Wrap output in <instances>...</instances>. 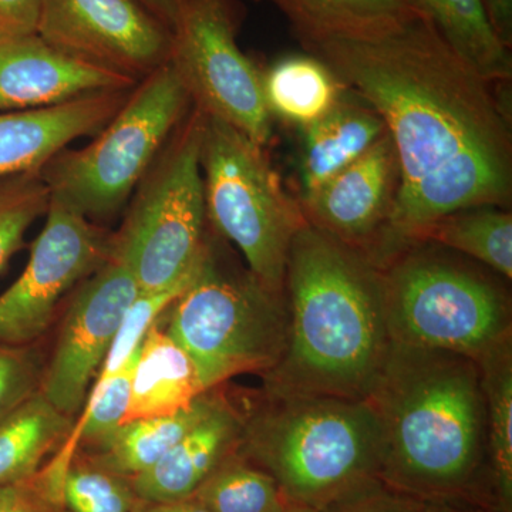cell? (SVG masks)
Here are the masks:
<instances>
[{
	"instance_id": "6da1fadb",
	"label": "cell",
	"mask_w": 512,
	"mask_h": 512,
	"mask_svg": "<svg viewBox=\"0 0 512 512\" xmlns=\"http://www.w3.org/2000/svg\"><path fill=\"white\" fill-rule=\"evenodd\" d=\"M306 52L366 101L392 138L399 190L377 265L448 214L510 207V113L495 83L464 62L423 12L380 39Z\"/></svg>"
},
{
	"instance_id": "7a4b0ae2",
	"label": "cell",
	"mask_w": 512,
	"mask_h": 512,
	"mask_svg": "<svg viewBox=\"0 0 512 512\" xmlns=\"http://www.w3.org/2000/svg\"><path fill=\"white\" fill-rule=\"evenodd\" d=\"M367 400L382 429L383 484L427 503L495 507L483 491L491 485L476 360L393 342Z\"/></svg>"
},
{
	"instance_id": "3957f363",
	"label": "cell",
	"mask_w": 512,
	"mask_h": 512,
	"mask_svg": "<svg viewBox=\"0 0 512 512\" xmlns=\"http://www.w3.org/2000/svg\"><path fill=\"white\" fill-rule=\"evenodd\" d=\"M288 345L264 376L279 394L367 399L392 348L382 269L306 222L285 272Z\"/></svg>"
},
{
	"instance_id": "277c9868",
	"label": "cell",
	"mask_w": 512,
	"mask_h": 512,
	"mask_svg": "<svg viewBox=\"0 0 512 512\" xmlns=\"http://www.w3.org/2000/svg\"><path fill=\"white\" fill-rule=\"evenodd\" d=\"M238 451L292 504L322 512L380 480L382 429L367 399L264 390L244 413Z\"/></svg>"
},
{
	"instance_id": "5b68a950",
	"label": "cell",
	"mask_w": 512,
	"mask_h": 512,
	"mask_svg": "<svg viewBox=\"0 0 512 512\" xmlns=\"http://www.w3.org/2000/svg\"><path fill=\"white\" fill-rule=\"evenodd\" d=\"M390 338L480 362L511 340L503 286L439 245L414 242L382 266Z\"/></svg>"
},
{
	"instance_id": "8992f818",
	"label": "cell",
	"mask_w": 512,
	"mask_h": 512,
	"mask_svg": "<svg viewBox=\"0 0 512 512\" xmlns=\"http://www.w3.org/2000/svg\"><path fill=\"white\" fill-rule=\"evenodd\" d=\"M164 315L165 332L191 357L208 392L244 373L264 376L288 345L285 293L225 264L210 235L200 271Z\"/></svg>"
},
{
	"instance_id": "52a82bcc",
	"label": "cell",
	"mask_w": 512,
	"mask_h": 512,
	"mask_svg": "<svg viewBox=\"0 0 512 512\" xmlns=\"http://www.w3.org/2000/svg\"><path fill=\"white\" fill-rule=\"evenodd\" d=\"M191 109L190 96L165 63L137 83L92 143L63 148L47 161L39 174L50 200L92 222L110 220Z\"/></svg>"
},
{
	"instance_id": "ba28073f",
	"label": "cell",
	"mask_w": 512,
	"mask_h": 512,
	"mask_svg": "<svg viewBox=\"0 0 512 512\" xmlns=\"http://www.w3.org/2000/svg\"><path fill=\"white\" fill-rule=\"evenodd\" d=\"M205 116L192 107L130 198L111 237V255L131 269L140 291H156L194 274L208 245L201 138Z\"/></svg>"
},
{
	"instance_id": "9c48e42d",
	"label": "cell",
	"mask_w": 512,
	"mask_h": 512,
	"mask_svg": "<svg viewBox=\"0 0 512 512\" xmlns=\"http://www.w3.org/2000/svg\"><path fill=\"white\" fill-rule=\"evenodd\" d=\"M200 161L208 224L237 245L266 288L285 293L289 249L306 224L299 201L282 187L264 147L224 121L205 116Z\"/></svg>"
},
{
	"instance_id": "30bf717a",
	"label": "cell",
	"mask_w": 512,
	"mask_h": 512,
	"mask_svg": "<svg viewBox=\"0 0 512 512\" xmlns=\"http://www.w3.org/2000/svg\"><path fill=\"white\" fill-rule=\"evenodd\" d=\"M241 0H181L168 64L204 116L237 128L258 146L272 138L262 70L239 49Z\"/></svg>"
},
{
	"instance_id": "8fae6325",
	"label": "cell",
	"mask_w": 512,
	"mask_h": 512,
	"mask_svg": "<svg viewBox=\"0 0 512 512\" xmlns=\"http://www.w3.org/2000/svg\"><path fill=\"white\" fill-rule=\"evenodd\" d=\"M46 217L25 271L0 295V343L29 346L42 338L60 299L111 254L113 235L82 215L50 200Z\"/></svg>"
},
{
	"instance_id": "7c38bea8",
	"label": "cell",
	"mask_w": 512,
	"mask_h": 512,
	"mask_svg": "<svg viewBox=\"0 0 512 512\" xmlns=\"http://www.w3.org/2000/svg\"><path fill=\"white\" fill-rule=\"evenodd\" d=\"M36 35L137 83L168 62L173 42V29L140 0H42Z\"/></svg>"
},
{
	"instance_id": "4fadbf2b",
	"label": "cell",
	"mask_w": 512,
	"mask_h": 512,
	"mask_svg": "<svg viewBox=\"0 0 512 512\" xmlns=\"http://www.w3.org/2000/svg\"><path fill=\"white\" fill-rule=\"evenodd\" d=\"M138 292L136 276L111 254L74 292L39 389L59 412H82L90 383Z\"/></svg>"
},
{
	"instance_id": "5bb4252c",
	"label": "cell",
	"mask_w": 512,
	"mask_h": 512,
	"mask_svg": "<svg viewBox=\"0 0 512 512\" xmlns=\"http://www.w3.org/2000/svg\"><path fill=\"white\" fill-rule=\"evenodd\" d=\"M399 181V161L387 133L365 156L299 205L309 225L357 249L375 264Z\"/></svg>"
},
{
	"instance_id": "9a60e30c",
	"label": "cell",
	"mask_w": 512,
	"mask_h": 512,
	"mask_svg": "<svg viewBox=\"0 0 512 512\" xmlns=\"http://www.w3.org/2000/svg\"><path fill=\"white\" fill-rule=\"evenodd\" d=\"M137 82L79 62L37 35L0 36V111L42 109Z\"/></svg>"
},
{
	"instance_id": "2e32d148",
	"label": "cell",
	"mask_w": 512,
	"mask_h": 512,
	"mask_svg": "<svg viewBox=\"0 0 512 512\" xmlns=\"http://www.w3.org/2000/svg\"><path fill=\"white\" fill-rule=\"evenodd\" d=\"M131 90L84 94L42 109L0 111V178L39 173L77 138L97 136Z\"/></svg>"
},
{
	"instance_id": "e0dca14e",
	"label": "cell",
	"mask_w": 512,
	"mask_h": 512,
	"mask_svg": "<svg viewBox=\"0 0 512 512\" xmlns=\"http://www.w3.org/2000/svg\"><path fill=\"white\" fill-rule=\"evenodd\" d=\"M244 413L220 397L214 409L195 424L157 464L130 478L144 501L187 500L225 458L237 451Z\"/></svg>"
},
{
	"instance_id": "ac0fdd59",
	"label": "cell",
	"mask_w": 512,
	"mask_h": 512,
	"mask_svg": "<svg viewBox=\"0 0 512 512\" xmlns=\"http://www.w3.org/2000/svg\"><path fill=\"white\" fill-rule=\"evenodd\" d=\"M299 201L312 197L335 175L365 156L387 134L382 117L366 101L346 89L322 119L301 128Z\"/></svg>"
},
{
	"instance_id": "d6986e66",
	"label": "cell",
	"mask_w": 512,
	"mask_h": 512,
	"mask_svg": "<svg viewBox=\"0 0 512 512\" xmlns=\"http://www.w3.org/2000/svg\"><path fill=\"white\" fill-rule=\"evenodd\" d=\"M288 20L303 49L329 42H365L402 29L420 10L412 0H259Z\"/></svg>"
},
{
	"instance_id": "ffe728a7",
	"label": "cell",
	"mask_w": 512,
	"mask_h": 512,
	"mask_svg": "<svg viewBox=\"0 0 512 512\" xmlns=\"http://www.w3.org/2000/svg\"><path fill=\"white\" fill-rule=\"evenodd\" d=\"M207 392L191 357L158 319L141 342L123 423L171 416L188 409Z\"/></svg>"
},
{
	"instance_id": "44dd1931",
	"label": "cell",
	"mask_w": 512,
	"mask_h": 512,
	"mask_svg": "<svg viewBox=\"0 0 512 512\" xmlns=\"http://www.w3.org/2000/svg\"><path fill=\"white\" fill-rule=\"evenodd\" d=\"M221 394H202L188 409L171 416L148 417L121 424L87 457L97 466L133 478L157 464L185 434L214 409Z\"/></svg>"
},
{
	"instance_id": "7402d4cb",
	"label": "cell",
	"mask_w": 512,
	"mask_h": 512,
	"mask_svg": "<svg viewBox=\"0 0 512 512\" xmlns=\"http://www.w3.org/2000/svg\"><path fill=\"white\" fill-rule=\"evenodd\" d=\"M262 89L272 119L303 128L329 113L346 87L313 55L282 57L262 72Z\"/></svg>"
},
{
	"instance_id": "603a6c76",
	"label": "cell",
	"mask_w": 512,
	"mask_h": 512,
	"mask_svg": "<svg viewBox=\"0 0 512 512\" xmlns=\"http://www.w3.org/2000/svg\"><path fill=\"white\" fill-rule=\"evenodd\" d=\"M72 431V417L40 392L0 417V485L33 476Z\"/></svg>"
},
{
	"instance_id": "cb8c5ba5",
	"label": "cell",
	"mask_w": 512,
	"mask_h": 512,
	"mask_svg": "<svg viewBox=\"0 0 512 512\" xmlns=\"http://www.w3.org/2000/svg\"><path fill=\"white\" fill-rule=\"evenodd\" d=\"M464 62L487 82H510L511 49L501 42L483 0H412Z\"/></svg>"
},
{
	"instance_id": "d4e9b609",
	"label": "cell",
	"mask_w": 512,
	"mask_h": 512,
	"mask_svg": "<svg viewBox=\"0 0 512 512\" xmlns=\"http://www.w3.org/2000/svg\"><path fill=\"white\" fill-rule=\"evenodd\" d=\"M483 376L488 474L495 507L512 512V349L504 343L478 362Z\"/></svg>"
},
{
	"instance_id": "484cf974",
	"label": "cell",
	"mask_w": 512,
	"mask_h": 512,
	"mask_svg": "<svg viewBox=\"0 0 512 512\" xmlns=\"http://www.w3.org/2000/svg\"><path fill=\"white\" fill-rule=\"evenodd\" d=\"M477 259L495 274L512 278L511 212L497 207L470 208L434 221L419 241Z\"/></svg>"
},
{
	"instance_id": "4316f807",
	"label": "cell",
	"mask_w": 512,
	"mask_h": 512,
	"mask_svg": "<svg viewBox=\"0 0 512 512\" xmlns=\"http://www.w3.org/2000/svg\"><path fill=\"white\" fill-rule=\"evenodd\" d=\"M190 498L211 512H288L295 505L278 481L238 448Z\"/></svg>"
},
{
	"instance_id": "83f0119b",
	"label": "cell",
	"mask_w": 512,
	"mask_h": 512,
	"mask_svg": "<svg viewBox=\"0 0 512 512\" xmlns=\"http://www.w3.org/2000/svg\"><path fill=\"white\" fill-rule=\"evenodd\" d=\"M62 500L67 512H133L140 498L130 478L74 453L64 473Z\"/></svg>"
},
{
	"instance_id": "f1b7e54d",
	"label": "cell",
	"mask_w": 512,
	"mask_h": 512,
	"mask_svg": "<svg viewBox=\"0 0 512 512\" xmlns=\"http://www.w3.org/2000/svg\"><path fill=\"white\" fill-rule=\"evenodd\" d=\"M49 207L50 192L39 173L0 178V272L23 247L30 225Z\"/></svg>"
},
{
	"instance_id": "f546056e",
	"label": "cell",
	"mask_w": 512,
	"mask_h": 512,
	"mask_svg": "<svg viewBox=\"0 0 512 512\" xmlns=\"http://www.w3.org/2000/svg\"><path fill=\"white\" fill-rule=\"evenodd\" d=\"M200 266L194 274L188 275L187 278L181 279V281L175 282L174 285L167 286V288L138 292L136 299L127 309L119 332L113 340V345H111L109 353H107L106 359L100 367L96 382L109 379L130 359V356L136 352L138 346L143 342L148 329L170 308L171 303L178 296L183 295L185 289L191 285L198 271H200Z\"/></svg>"
},
{
	"instance_id": "4dcf8cb0",
	"label": "cell",
	"mask_w": 512,
	"mask_h": 512,
	"mask_svg": "<svg viewBox=\"0 0 512 512\" xmlns=\"http://www.w3.org/2000/svg\"><path fill=\"white\" fill-rule=\"evenodd\" d=\"M43 369L45 366L33 345L0 343V417L39 392Z\"/></svg>"
},
{
	"instance_id": "1f68e13d",
	"label": "cell",
	"mask_w": 512,
	"mask_h": 512,
	"mask_svg": "<svg viewBox=\"0 0 512 512\" xmlns=\"http://www.w3.org/2000/svg\"><path fill=\"white\" fill-rule=\"evenodd\" d=\"M0 512H67L62 483L40 467L25 480L0 485Z\"/></svg>"
},
{
	"instance_id": "d6a6232c",
	"label": "cell",
	"mask_w": 512,
	"mask_h": 512,
	"mask_svg": "<svg viewBox=\"0 0 512 512\" xmlns=\"http://www.w3.org/2000/svg\"><path fill=\"white\" fill-rule=\"evenodd\" d=\"M421 501L394 491L382 481L357 488L322 512H420Z\"/></svg>"
},
{
	"instance_id": "836d02e7",
	"label": "cell",
	"mask_w": 512,
	"mask_h": 512,
	"mask_svg": "<svg viewBox=\"0 0 512 512\" xmlns=\"http://www.w3.org/2000/svg\"><path fill=\"white\" fill-rule=\"evenodd\" d=\"M42 0H0V36L36 35Z\"/></svg>"
},
{
	"instance_id": "e575fe53",
	"label": "cell",
	"mask_w": 512,
	"mask_h": 512,
	"mask_svg": "<svg viewBox=\"0 0 512 512\" xmlns=\"http://www.w3.org/2000/svg\"><path fill=\"white\" fill-rule=\"evenodd\" d=\"M491 25L508 49L512 45V0H483Z\"/></svg>"
},
{
	"instance_id": "d590c367",
	"label": "cell",
	"mask_w": 512,
	"mask_h": 512,
	"mask_svg": "<svg viewBox=\"0 0 512 512\" xmlns=\"http://www.w3.org/2000/svg\"><path fill=\"white\" fill-rule=\"evenodd\" d=\"M133 512H211L191 498L178 501H138Z\"/></svg>"
},
{
	"instance_id": "8d00e7d4",
	"label": "cell",
	"mask_w": 512,
	"mask_h": 512,
	"mask_svg": "<svg viewBox=\"0 0 512 512\" xmlns=\"http://www.w3.org/2000/svg\"><path fill=\"white\" fill-rule=\"evenodd\" d=\"M420 512H504L493 505L468 503H427L421 501Z\"/></svg>"
},
{
	"instance_id": "74e56055",
	"label": "cell",
	"mask_w": 512,
	"mask_h": 512,
	"mask_svg": "<svg viewBox=\"0 0 512 512\" xmlns=\"http://www.w3.org/2000/svg\"><path fill=\"white\" fill-rule=\"evenodd\" d=\"M140 2L173 29L181 0H140Z\"/></svg>"
},
{
	"instance_id": "f35d334b",
	"label": "cell",
	"mask_w": 512,
	"mask_h": 512,
	"mask_svg": "<svg viewBox=\"0 0 512 512\" xmlns=\"http://www.w3.org/2000/svg\"><path fill=\"white\" fill-rule=\"evenodd\" d=\"M288 512H319L316 510H312L309 507H303V505H292L291 510Z\"/></svg>"
}]
</instances>
